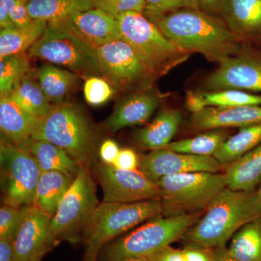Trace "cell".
Listing matches in <instances>:
<instances>
[{"label": "cell", "instance_id": "ab89813d", "mask_svg": "<svg viewBox=\"0 0 261 261\" xmlns=\"http://www.w3.org/2000/svg\"><path fill=\"white\" fill-rule=\"evenodd\" d=\"M121 149L118 144L112 140H106L101 144L99 148V155L102 163L114 165Z\"/></svg>", "mask_w": 261, "mask_h": 261}, {"label": "cell", "instance_id": "74e56055", "mask_svg": "<svg viewBox=\"0 0 261 261\" xmlns=\"http://www.w3.org/2000/svg\"><path fill=\"white\" fill-rule=\"evenodd\" d=\"M0 5L4 7L15 27L23 28L34 23L29 15L28 0H0Z\"/></svg>", "mask_w": 261, "mask_h": 261}, {"label": "cell", "instance_id": "bcb514c9", "mask_svg": "<svg viewBox=\"0 0 261 261\" xmlns=\"http://www.w3.org/2000/svg\"><path fill=\"white\" fill-rule=\"evenodd\" d=\"M211 261H238L231 256L226 246L211 249Z\"/></svg>", "mask_w": 261, "mask_h": 261}, {"label": "cell", "instance_id": "277c9868", "mask_svg": "<svg viewBox=\"0 0 261 261\" xmlns=\"http://www.w3.org/2000/svg\"><path fill=\"white\" fill-rule=\"evenodd\" d=\"M202 213L155 216L102 249L103 261H127L148 257L183 238ZM102 252V251H101Z\"/></svg>", "mask_w": 261, "mask_h": 261}, {"label": "cell", "instance_id": "cb8c5ba5", "mask_svg": "<svg viewBox=\"0 0 261 261\" xmlns=\"http://www.w3.org/2000/svg\"><path fill=\"white\" fill-rule=\"evenodd\" d=\"M19 146L33 154L42 173L59 171L75 176L80 171V166L64 149L47 141L30 140Z\"/></svg>", "mask_w": 261, "mask_h": 261}, {"label": "cell", "instance_id": "7dc6e473", "mask_svg": "<svg viewBox=\"0 0 261 261\" xmlns=\"http://www.w3.org/2000/svg\"><path fill=\"white\" fill-rule=\"evenodd\" d=\"M127 261H151L147 257H141V258L132 259V260Z\"/></svg>", "mask_w": 261, "mask_h": 261}, {"label": "cell", "instance_id": "3957f363", "mask_svg": "<svg viewBox=\"0 0 261 261\" xmlns=\"http://www.w3.org/2000/svg\"><path fill=\"white\" fill-rule=\"evenodd\" d=\"M32 140H46L64 149L80 168L93 162L97 136L84 111L73 103L53 106L39 120Z\"/></svg>", "mask_w": 261, "mask_h": 261}, {"label": "cell", "instance_id": "1f68e13d", "mask_svg": "<svg viewBox=\"0 0 261 261\" xmlns=\"http://www.w3.org/2000/svg\"><path fill=\"white\" fill-rule=\"evenodd\" d=\"M29 56L25 53L0 58V95L8 97L28 75Z\"/></svg>", "mask_w": 261, "mask_h": 261}, {"label": "cell", "instance_id": "4316f807", "mask_svg": "<svg viewBox=\"0 0 261 261\" xmlns=\"http://www.w3.org/2000/svg\"><path fill=\"white\" fill-rule=\"evenodd\" d=\"M260 144L261 122L241 127L238 133L225 140L214 157L226 167Z\"/></svg>", "mask_w": 261, "mask_h": 261}, {"label": "cell", "instance_id": "7c38bea8", "mask_svg": "<svg viewBox=\"0 0 261 261\" xmlns=\"http://www.w3.org/2000/svg\"><path fill=\"white\" fill-rule=\"evenodd\" d=\"M106 202L132 203L160 200L161 191L155 181L149 179L140 170L124 171L101 162L96 169Z\"/></svg>", "mask_w": 261, "mask_h": 261}, {"label": "cell", "instance_id": "44dd1931", "mask_svg": "<svg viewBox=\"0 0 261 261\" xmlns=\"http://www.w3.org/2000/svg\"><path fill=\"white\" fill-rule=\"evenodd\" d=\"M223 18L242 39L253 37L261 31V0H229Z\"/></svg>", "mask_w": 261, "mask_h": 261}, {"label": "cell", "instance_id": "4dcf8cb0", "mask_svg": "<svg viewBox=\"0 0 261 261\" xmlns=\"http://www.w3.org/2000/svg\"><path fill=\"white\" fill-rule=\"evenodd\" d=\"M227 138L222 130H209L192 138L171 142L164 149L193 155L214 156Z\"/></svg>", "mask_w": 261, "mask_h": 261}, {"label": "cell", "instance_id": "4fadbf2b", "mask_svg": "<svg viewBox=\"0 0 261 261\" xmlns=\"http://www.w3.org/2000/svg\"><path fill=\"white\" fill-rule=\"evenodd\" d=\"M205 87L212 92L239 89L261 92V57L243 47L238 55L219 63L206 79Z\"/></svg>", "mask_w": 261, "mask_h": 261}, {"label": "cell", "instance_id": "9a60e30c", "mask_svg": "<svg viewBox=\"0 0 261 261\" xmlns=\"http://www.w3.org/2000/svg\"><path fill=\"white\" fill-rule=\"evenodd\" d=\"M51 218L35 206L27 207L25 216L13 242L15 261H32L58 243L50 229Z\"/></svg>", "mask_w": 261, "mask_h": 261}, {"label": "cell", "instance_id": "ba28073f", "mask_svg": "<svg viewBox=\"0 0 261 261\" xmlns=\"http://www.w3.org/2000/svg\"><path fill=\"white\" fill-rule=\"evenodd\" d=\"M156 184L161 191L162 214L178 216L205 211L226 187V178L224 173H185L166 176Z\"/></svg>", "mask_w": 261, "mask_h": 261}, {"label": "cell", "instance_id": "ffe728a7", "mask_svg": "<svg viewBox=\"0 0 261 261\" xmlns=\"http://www.w3.org/2000/svg\"><path fill=\"white\" fill-rule=\"evenodd\" d=\"M181 122V112L165 110L148 126L136 132L135 140L141 147L149 150L164 148L172 142Z\"/></svg>", "mask_w": 261, "mask_h": 261}, {"label": "cell", "instance_id": "5b68a950", "mask_svg": "<svg viewBox=\"0 0 261 261\" xmlns=\"http://www.w3.org/2000/svg\"><path fill=\"white\" fill-rule=\"evenodd\" d=\"M160 200L98 205L84 231V261H96L109 242L130 228L162 214Z\"/></svg>", "mask_w": 261, "mask_h": 261}, {"label": "cell", "instance_id": "f6af8a7d", "mask_svg": "<svg viewBox=\"0 0 261 261\" xmlns=\"http://www.w3.org/2000/svg\"><path fill=\"white\" fill-rule=\"evenodd\" d=\"M0 261H15L13 242L0 240Z\"/></svg>", "mask_w": 261, "mask_h": 261}, {"label": "cell", "instance_id": "603a6c76", "mask_svg": "<svg viewBox=\"0 0 261 261\" xmlns=\"http://www.w3.org/2000/svg\"><path fill=\"white\" fill-rule=\"evenodd\" d=\"M226 187L238 191H252L261 182V144L226 166Z\"/></svg>", "mask_w": 261, "mask_h": 261}, {"label": "cell", "instance_id": "52a82bcc", "mask_svg": "<svg viewBox=\"0 0 261 261\" xmlns=\"http://www.w3.org/2000/svg\"><path fill=\"white\" fill-rule=\"evenodd\" d=\"M28 56L64 67L86 80L101 75L96 47L65 21L48 24L42 37L29 49Z\"/></svg>", "mask_w": 261, "mask_h": 261}, {"label": "cell", "instance_id": "d6a6232c", "mask_svg": "<svg viewBox=\"0 0 261 261\" xmlns=\"http://www.w3.org/2000/svg\"><path fill=\"white\" fill-rule=\"evenodd\" d=\"M203 95L208 107L236 108L261 106V95L239 89L204 92Z\"/></svg>", "mask_w": 261, "mask_h": 261}, {"label": "cell", "instance_id": "f1b7e54d", "mask_svg": "<svg viewBox=\"0 0 261 261\" xmlns=\"http://www.w3.org/2000/svg\"><path fill=\"white\" fill-rule=\"evenodd\" d=\"M228 250L238 261H261V216L233 235Z\"/></svg>", "mask_w": 261, "mask_h": 261}, {"label": "cell", "instance_id": "ac0fdd59", "mask_svg": "<svg viewBox=\"0 0 261 261\" xmlns=\"http://www.w3.org/2000/svg\"><path fill=\"white\" fill-rule=\"evenodd\" d=\"M261 122V106L236 108L207 107L192 114L190 124L196 130L250 126Z\"/></svg>", "mask_w": 261, "mask_h": 261}, {"label": "cell", "instance_id": "d6986e66", "mask_svg": "<svg viewBox=\"0 0 261 261\" xmlns=\"http://www.w3.org/2000/svg\"><path fill=\"white\" fill-rule=\"evenodd\" d=\"M39 120L10 96L0 99V128L10 143L22 145L32 140Z\"/></svg>", "mask_w": 261, "mask_h": 261}, {"label": "cell", "instance_id": "8fae6325", "mask_svg": "<svg viewBox=\"0 0 261 261\" xmlns=\"http://www.w3.org/2000/svg\"><path fill=\"white\" fill-rule=\"evenodd\" d=\"M96 50L101 75L115 88L135 92L147 90L157 80L123 39L99 46Z\"/></svg>", "mask_w": 261, "mask_h": 261}, {"label": "cell", "instance_id": "b9f144b4", "mask_svg": "<svg viewBox=\"0 0 261 261\" xmlns=\"http://www.w3.org/2000/svg\"><path fill=\"white\" fill-rule=\"evenodd\" d=\"M229 0H197L200 10L214 16L223 17Z\"/></svg>", "mask_w": 261, "mask_h": 261}, {"label": "cell", "instance_id": "484cf974", "mask_svg": "<svg viewBox=\"0 0 261 261\" xmlns=\"http://www.w3.org/2000/svg\"><path fill=\"white\" fill-rule=\"evenodd\" d=\"M37 80L53 106L61 104L78 83L79 75L56 65H42L37 72Z\"/></svg>", "mask_w": 261, "mask_h": 261}, {"label": "cell", "instance_id": "5bb4252c", "mask_svg": "<svg viewBox=\"0 0 261 261\" xmlns=\"http://www.w3.org/2000/svg\"><path fill=\"white\" fill-rule=\"evenodd\" d=\"M221 166L214 156L193 155L167 149L151 150L140 158L139 170L154 181L166 176L192 172L219 173Z\"/></svg>", "mask_w": 261, "mask_h": 261}, {"label": "cell", "instance_id": "f35d334b", "mask_svg": "<svg viewBox=\"0 0 261 261\" xmlns=\"http://www.w3.org/2000/svg\"><path fill=\"white\" fill-rule=\"evenodd\" d=\"M140 158L132 149L125 148L120 150L118 158L113 166L124 171L139 170Z\"/></svg>", "mask_w": 261, "mask_h": 261}, {"label": "cell", "instance_id": "c3c4849f", "mask_svg": "<svg viewBox=\"0 0 261 261\" xmlns=\"http://www.w3.org/2000/svg\"><path fill=\"white\" fill-rule=\"evenodd\" d=\"M43 255H37L32 261H42Z\"/></svg>", "mask_w": 261, "mask_h": 261}, {"label": "cell", "instance_id": "7bdbcfd3", "mask_svg": "<svg viewBox=\"0 0 261 261\" xmlns=\"http://www.w3.org/2000/svg\"><path fill=\"white\" fill-rule=\"evenodd\" d=\"M186 106L189 111L192 114L200 112L202 110L208 107L206 102L203 93L189 91L186 94Z\"/></svg>", "mask_w": 261, "mask_h": 261}, {"label": "cell", "instance_id": "6da1fadb", "mask_svg": "<svg viewBox=\"0 0 261 261\" xmlns=\"http://www.w3.org/2000/svg\"><path fill=\"white\" fill-rule=\"evenodd\" d=\"M149 20L180 49L200 53L210 61L220 63L238 55L244 47L243 39L224 20L200 8L176 10Z\"/></svg>", "mask_w": 261, "mask_h": 261}, {"label": "cell", "instance_id": "e0dca14e", "mask_svg": "<svg viewBox=\"0 0 261 261\" xmlns=\"http://www.w3.org/2000/svg\"><path fill=\"white\" fill-rule=\"evenodd\" d=\"M161 97L150 89L138 91L118 103L106 122V128L116 132L126 127L145 123L160 105Z\"/></svg>", "mask_w": 261, "mask_h": 261}, {"label": "cell", "instance_id": "8d00e7d4", "mask_svg": "<svg viewBox=\"0 0 261 261\" xmlns=\"http://www.w3.org/2000/svg\"><path fill=\"white\" fill-rule=\"evenodd\" d=\"M94 6L114 18L128 12L143 13L145 0H93Z\"/></svg>", "mask_w": 261, "mask_h": 261}, {"label": "cell", "instance_id": "2e32d148", "mask_svg": "<svg viewBox=\"0 0 261 261\" xmlns=\"http://www.w3.org/2000/svg\"><path fill=\"white\" fill-rule=\"evenodd\" d=\"M63 21L96 48L121 39L117 19L97 8L79 12Z\"/></svg>", "mask_w": 261, "mask_h": 261}, {"label": "cell", "instance_id": "681fc988", "mask_svg": "<svg viewBox=\"0 0 261 261\" xmlns=\"http://www.w3.org/2000/svg\"><path fill=\"white\" fill-rule=\"evenodd\" d=\"M257 194H258L259 197H260L261 200V182L260 184V187H259L258 190H257Z\"/></svg>", "mask_w": 261, "mask_h": 261}, {"label": "cell", "instance_id": "f546056e", "mask_svg": "<svg viewBox=\"0 0 261 261\" xmlns=\"http://www.w3.org/2000/svg\"><path fill=\"white\" fill-rule=\"evenodd\" d=\"M27 75L10 97L33 116L42 119L50 112L53 106L42 90L38 80Z\"/></svg>", "mask_w": 261, "mask_h": 261}, {"label": "cell", "instance_id": "9c48e42d", "mask_svg": "<svg viewBox=\"0 0 261 261\" xmlns=\"http://www.w3.org/2000/svg\"><path fill=\"white\" fill-rule=\"evenodd\" d=\"M95 184L88 169L80 168L71 186L51 218V234L57 242L75 243L84 231L98 205Z\"/></svg>", "mask_w": 261, "mask_h": 261}, {"label": "cell", "instance_id": "30bf717a", "mask_svg": "<svg viewBox=\"0 0 261 261\" xmlns=\"http://www.w3.org/2000/svg\"><path fill=\"white\" fill-rule=\"evenodd\" d=\"M1 191L5 205L31 206L42 171L28 149L2 141L0 146Z\"/></svg>", "mask_w": 261, "mask_h": 261}, {"label": "cell", "instance_id": "d590c367", "mask_svg": "<svg viewBox=\"0 0 261 261\" xmlns=\"http://www.w3.org/2000/svg\"><path fill=\"white\" fill-rule=\"evenodd\" d=\"M186 8H200V5L197 0H145L143 14L151 19L164 13Z\"/></svg>", "mask_w": 261, "mask_h": 261}, {"label": "cell", "instance_id": "83f0119b", "mask_svg": "<svg viewBox=\"0 0 261 261\" xmlns=\"http://www.w3.org/2000/svg\"><path fill=\"white\" fill-rule=\"evenodd\" d=\"M47 25L46 22L34 20L29 27L1 29L0 58L25 53L42 37Z\"/></svg>", "mask_w": 261, "mask_h": 261}, {"label": "cell", "instance_id": "7402d4cb", "mask_svg": "<svg viewBox=\"0 0 261 261\" xmlns=\"http://www.w3.org/2000/svg\"><path fill=\"white\" fill-rule=\"evenodd\" d=\"M75 176L59 171L42 173L32 205L53 218Z\"/></svg>", "mask_w": 261, "mask_h": 261}, {"label": "cell", "instance_id": "d4e9b609", "mask_svg": "<svg viewBox=\"0 0 261 261\" xmlns=\"http://www.w3.org/2000/svg\"><path fill=\"white\" fill-rule=\"evenodd\" d=\"M94 8L93 0H28L32 20L48 24L63 21L75 13Z\"/></svg>", "mask_w": 261, "mask_h": 261}, {"label": "cell", "instance_id": "60d3db41", "mask_svg": "<svg viewBox=\"0 0 261 261\" xmlns=\"http://www.w3.org/2000/svg\"><path fill=\"white\" fill-rule=\"evenodd\" d=\"M151 261H187L183 250L171 247H165L160 251L147 257Z\"/></svg>", "mask_w": 261, "mask_h": 261}, {"label": "cell", "instance_id": "e575fe53", "mask_svg": "<svg viewBox=\"0 0 261 261\" xmlns=\"http://www.w3.org/2000/svg\"><path fill=\"white\" fill-rule=\"evenodd\" d=\"M113 86L104 78L92 76L86 80L84 86V98L90 106H102L113 97Z\"/></svg>", "mask_w": 261, "mask_h": 261}, {"label": "cell", "instance_id": "8992f818", "mask_svg": "<svg viewBox=\"0 0 261 261\" xmlns=\"http://www.w3.org/2000/svg\"><path fill=\"white\" fill-rule=\"evenodd\" d=\"M116 19L121 39L129 44L157 80L190 58L191 54L168 40L143 13L128 12Z\"/></svg>", "mask_w": 261, "mask_h": 261}, {"label": "cell", "instance_id": "7a4b0ae2", "mask_svg": "<svg viewBox=\"0 0 261 261\" xmlns=\"http://www.w3.org/2000/svg\"><path fill=\"white\" fill-rule=\"evenodd\" d=\"M260 216L261 200L256 190L238 191L226 187L183 238L191 245L210 250L226 246L240 228Z\"/></svg>", "mask_w": 261, "mask_h": 261}, {"label": "cell", "instance_id": "ee69618b", "mask_svg": "<svg viewBox=\"0 0 261 261\" xmlns=\"http://www.w3.org/2000/svg\"><path fill=\"white\" fill-rule=\"evenodd\" d=\"M208 249L190 245L184 249L187 261H211V253L207 252Z\"/></svg>", "mask_w": 261, "mask_h": 261}, {"label": "cell", "instance_id": "836d02e7", "mask_svg": "<svg viewBox=\"0 0 261 261\" xmlns=\"http://www.w3.org/2000/svg\"><path fill=\"white\" fill-rule=\"evenodd\" d=\"M29 206L15 207L3 205L0 208V240L13 242Z\"/></svg>", "mask_w": 261, "mask_h": 261}]
</instances>
